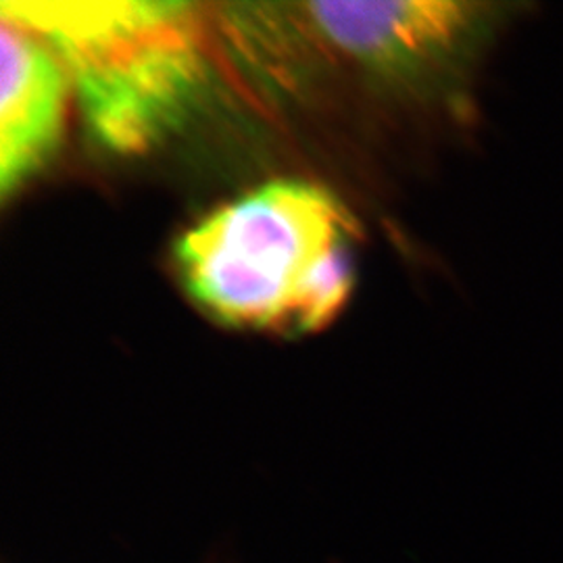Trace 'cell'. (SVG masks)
I'll return each instance as SVG.
<instances>
[{
  "label": "cell",
  "mask_w": 563,
  "mask_h": 563,
  "mask_svg": "<svg viewBox=\"0 0 563 563\" xmlns=\"http://www.w3.org/2000/svg\"><path fill=\"white\" fill-rule=\"evenodd\" d=\"M362 228L320 184L276 180L225 202L174 244L186 295L230 328L313 334L355 286Z\"/></svg>",
  "instance_id": "6da1fadb"
},
{
  "label": "cell",
  "mask_w": 563,
  "mask_h": 563,
  "mask_svg": "<svg viewBox=\"0 0 563 563\" xmlns=\"http://www.w3.org/2000/svg\"><path fill=\"white\" fill-rule=\"evenodd\" d=\"M0 13L48 44L88 134L142 155L174 134L209 78L201 7L169 0H2Z\"/></svg>",
  "instance_id": "7a4b0ae2"
},
{
  "label": "cell",
  "mask_w": 563,
  "mask_h": 563,
  "mask_svg": "<svg viewBox=\"0 0 563 563\" xmlns=\"http://www.w3.org/2000/svg\"><path fill=\"white\" fill-rule=\"evenodd\" d=\"M313 34L384 74L457 90L523 2H309L295 7Z\"/></svg>",
  "instance_id": "3957f363"
},
{
  "label": "cell",
  "mask_w": 563,
  "mask_h": 563,
  "mask_svg": "<svg viewBox=\"0 0 563 563\" xmlns=\"http://www.w3.org/2000/svg\"><path fill=\"white\" fill-rule=\"evenodd\" d=\"M0 192L11 195L55 157L63 141L69 78L48 44L2 18Z\"/></svg>",
  "instance_id": "277c9868"
}]
</instances>
